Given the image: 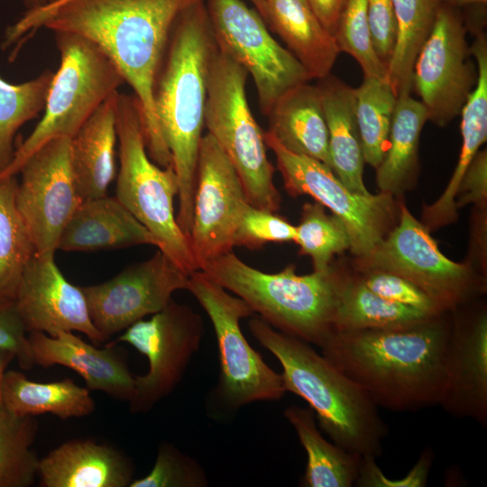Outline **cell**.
<instances>
[{
    "label": "cell",
    "mask_w": 487,
    "mask_h": 487,
    "mask_svg": "<svg viewBox=\"0 0 487 487\" xmlns=\"http://www.w3.org/2000/svg\"><path fill=\"white\" fill-rule=\"evenodd\" d=\"M198 0H55L27 10L5 32L4 47L44 27L83 36L114 62L138 99L151 160L160 167L171 155L154 110L153 86L179 14Z\"/></svg>",
    "instance_id": "1"
},
{
    "label": "cell",
    "mask_w": 487,
    "mask_h": 487,
    "mask_svg": "<svg viewBox=\"0 0 487 487\" xmlns=\"http://www.w3.org/2000/svg\"><path fill=\"white\" fill-rule=\"evenodd\" d=\"M449 333L440 314L403 327L335 331L319 349L377 407L416 410L445 396Z\"/></svg>",
    "instance_id": "2"
},
{
    "label": "cell",
    "mask_w": 487,
    "mask_h": 487,
    "mask_svg": "<svg viewBox=\"0 0 487 487\" xmlns=\"http://www.w3.org/2000/svg\"><path fill=\"white\" fill-rule=\"evenodd\" d=\"M217 50L206 4L198 0L176 19L153 86L155 114L178 179L176 218L188 238L208 77Z\"/></svg>",
    "instance_id": "3"
},
{
    "label": "cell",
    "mask_w": 487,
    "mask_h": 487,
    "mask_svg": "<svg viewBox=\"0 0 487 487\" xmlns=\"http://www.w3.org/2000/svg\"><path fill=\"white\" fill-rule=\"evenodd\" d=\"M248 327L281 365L286 391L308 402L335 445L362 457L381 455L387 426L357 383L309 343L276 330L261 317H251Z\"/></svg>",
    "instance_id": "4"
},
{
    "label": "cell",
    "mask_w": 487,
    "mask_h": 487,
    "mask_svg": "<svg viewBox=\"0 0 487 487\" xmlns=\"http://www.w3.org/2000/svg\"><path fill=\"white\" fill-rule=\"evenodd\" d=\"M199 271L244 299L276 330L318 348L333 333V317L343 280L330 267L299 275L295 266L268 273L234 252L205 262Z\"/></svg>",
    "instance_id": "5"
},
{
    "label": "cell",
    "mask_w": 487,
    "mask_h": 487,
    "mask_svg": "<svg viewBox=\"0 0 487 487\" xmlns=\"http://www.w3.org/2000/svg\"><path fill=\"white\" fill-rule=\"evenodd\" d=\"M116 133L120 166L115 197L149 230L157 248L177 267L188 276L199 271L174 211L179 192L175 170L172 164L162 168L149 157L142 111L134 95L118 94Z\"/></svg>",
    "instance_id": "6"
},
{
    "label": "cell",
    "mask_w": 487,
    "mask_h": 487,
    "mask_svg": "<svg viewBox=\"0 0 487 487\" xmlns=\"http://www.w3.org/2000/svg\"><path fill=\"white\" fill-rule=\"evenodd\" d=\"M60 60L53 74L41 121L14 150L0 171V180L15 177L42 145L72 138L89 116L124 79L109 57L93 41L70 32H55Z\"/></svg>",
    "instance_id": "7"
},
{
    "label": "cell",
    "mask_w": 487,
    "mask_h": 487,
    "mask_svg": "<svg viewBox=\"0 0 487 487\" xmlns=\"http://www.w3.org/2000/svg\"><path fill=\"white\" fill-rule=\"evenodd\" d=\"M248 75L217 50L208 77L205 126L235 168L248 202L276 212L280 195L274 184V167L267 156L263 132L247 101Z\"/></svg>",
    "instance_id": "8"
},
{
    "label": "cell",
    "mask_w": 487,
    "mask_h": 487,
    "mask_svg": "<svg viewBox=\"0 0 487 487\" xmlns=\"http://www.w3.org/2000/svg\"><path fill=\"white\" fill-rule=\"evenodd\" d=\"M187 290L203 308L215 331L220 364L216 396L222 404L237 409L280 400L287 392L281 373L263 361L241 330V320L254 316L251 307L202 271L189 275Z\"/></svg>",
    "instance_id": "9"
},
{
    "label": "cell",
    "mask_w": 487,
    "mask_h": 487,
    "mask_svg": "<svg viewBox=\"0 0 487 487\" xmlns=\"http://www.w3.org/2000/svg\"><path fill=\"white\" fill-rule=\"evenodd\" d=\"M206 7L218 49L252 76L263 115L287 90L311 80L295 56L272 37L257 10L243 0H207Z\"/></svg>",
    "instance_id": "10"
},
{
    "label": "cell",
    "mask_w": 487,
    "mask_h": 487,
    "mask_svg": "<svg viewBox=\"0 0 487 487\" xmlns=\"http://www.w3.org/2000/svg\"><path fill=\"white\" fill-rule=\"evenodd\" d=\"M204 335L201 317L190 307L171 299L149 319H141L110 344L124 342L145 355L149 367L134 376V390L128 401L133 413L152 409L180 382Z\"/></svg>",
    "instance_id": "11"
},
{
    "label": "cell",
    "mask_w": 487,
    "mask_h": 487,
    "mask_svg": "<svg viewBox=\"0 0 487 487\" xmlns=\"http://www.w3.org/2000/svg\"><path fill=\"white\" fill-rule=\"evenodd\" d=\"M263 136L275 154L286 190L293 196L308 195L329 208L345 225L353 253L366 258L382 240L392 218L391 195L354 193L323 162L289 152L268 131Z\"/></svg>",
    "instance_id": "12"
},
{
    "label": "cell",
    "mask_w": 487,
    "mask_h": 487,
    "mask_svg": "<svg viewBox=\"0 0 487 487\" xmlns=\"http://www.w3.org/2000/svg\"><path fill=\"white\" fill-rule=\"evenodd\" d=\"M466 26L452 7L440 5L434 27L415 60L412 91L420 97L428 121L448 124L460 115L477 80Z\"/></svg>",
    "instance_id": "13"
},
{
    "label": "cell",
    "mask_w": 487,
    "mask_h": 487,
    "mask_svg": "<svg viewBox=\"0 0 487 487\" xmlns=\"http://www.w3.org/2000/svg\"><path fill=\"white\" fill-rule=\"evenodd\" d=\"M16 209L37 253H55L67 223L82 203L70 163V138L51 140L19 170Z\"/></svg>",
    "instance_id": "14"
},
{
    "label": "cell",
    "mask_w": 487,
    "mask_h": 487,
    "mask_svg": "<svg viewBox=\"0 0 487 487\" xmlns=\"http://www.w3.org/2000/svg\"><path fill=\"white\" fill-rule=\"evenodd\" d=\"M247 200L233 163L210 133L203 135L198 152L190 248L201 266L233 252L235 230Z\"/></svg>",
    "instance_id": "15"
},
{
    "label": "cell",
    "mask_w": 487,
    "mask_h": 487,
    "mask_svg": "<svg viewBox=\"0 0 487 487\" xmlns=\"http://www.w3.org/2000/svg\"><path fill=\"white\" fill-rule=\"evenodd\" d=\"M188 277L158 249L111 280L81 289L94 326L107 340L165 308L175 291L187 289Z\"/></svg>",
    "instance_id": "16"
},
{
    "label": "cell",
    "mask_w": 487,
    "mask_h": 487,
    "mask_svg": "<svg viewBox=\"0 0 487 487\" xmlns=\"http://www.w3.org/2000/svg\"><path fill=\"white\" fill-rule=\"evenodd\" d=\"M365 259L372 271L409 280L446 310L462 303L471 290L468 269L445 256L405 206L400 207L398 225Z\"/></svg>",
    "instance_id": "17"
},
{
    "label": "cell",
    "mask_w": 487,
    "mask_h": 487,
    "mask_svg": "<svg viewBox=\"0 0 487 487\" xmlns=\"http://www.w3.org/2000/svg\"><path fill=\"white\" fill-rule=\"evenodd\" d=\"M55 253H35L28 262L14 299L27 331L51 336L78 331L98 345L106 341L94 326L81 287L71 284L54 261Z\"/></svg>",
    "instance_id": "18"
},
{
    "label": "cell",
    "mask_w": 487,
    "mask_h": 487,
    "mask_svg": "<svg viewBox=\"0 0 487 487\" xmlns=\"http://www.w3.org/2000/svg\"><path fill=\"white\" fill-rule=\"evenodd\" d=\"M447 384L440 406L449 414L487 425V315L482 310L450 324Z\"/></svg>",
    "instance_id": "19"
},
{
    "label": "cell",
    "mask_w": 487,
    "mask_h": 487,
    "mask_svg": "<svg viewBox=\"0 0 487 487\" xmlns=\"http://www.w3.org/2000/svg\"><path fill=\"white\" fill-rule=\"evenodd\" d=\"M28 342L35 364L44 368L66 366L84 379L89 391H99L121 400L132 399L134 375L115 345L109 343L98 348L68 331L55 336L29 332Z\"/></svg>",
    "instance_id": "20"
},
{
    "label": "cell",
    "mask_w": 487,
    "mask_h": 487,
    "mask_svg": "<svg viewBox=\"0 0 487 487\" xmlns=\"http://www.w3.org/2000/svg\"><path fill=\"white\" fill-rule=\"evenodd\" d=\"M133 464L119 449L92 439L68 440L39 460L43 487H127Z\"/></svg>",
    "instance_id": "21"
},
{
    "label": "cell",
    "mask_w": 487,
    "mask_h": 487,
    "mask_svg": "<svg viewBox=\"0 0 487 487\" xmlns=\"http://www.w3.org/2000/svg\"><path fill=\"white\" fill-rule=\"evenodd\" d=\"M158 243L117 199L104 196L82 201L64 227L57 250L93 252Z\"/></svg>",
    "instance_id": "22"
},
{
    "label": "cell",
    "mask_w": 487,
    "mask_h": 487,
    "mask_svg": "<svg viewBox=\"0 0 487 487\" xmlns=\"http://www.w3.org/2000/svg\"><path fill=\"white\" fill-rule=\"evenodd\" d=\"M257 12L311 80L331 74L340 51L334 35L323 26L307 0H263Z\"/></svg>",
    "instance_id": "23"
},
{
    "label": "cell",
    "mask_w": 487,
    "mask_h": 487,
    "mask_svg": "<svg viewBox=\"0 0 487 487\" xmlns=\"http://www.w3.org/2000/svg\"><path fill=\"white\" fill-rule=\"evenodd\" d=\"M118 94L107 97L70 139L71 170L83 201L106 196L115 177Z\"/></svg>",
    "instance_id": "24"
},
{
    "label": "cell",
    "mask_w": 487,
    "mask_h": 487,
    "mask_svg": "<svg viewBox=\"0 0 487 487\" xmlns=\"http://www.w3.org/2000/svg\"><path fill=\"white\" fill-rule=\"evenodd\" d=\"M267 116V131L281 146L295 154L317 160L330 168L328 130L317 85H311L308 81L287 90Z\"/></svg>",
    "instance_id": "25"
},
{
    "label": "cell",
    "mask_w": 487,
    "mask_h": 487,
    "mask_svg": "<svg viewBox=\"0 0 487 487\" xmlns=\"http://www.w3.org/2000/svg\"><path fill=\"white\" fill-rule=\"evenodd\" d=\"M318 80L328 130L330 168L350 191L369 195L363 183L365 161L355 116V88L331 74Z\"/></svg>",
    "instance_id": "26"
},
{
    "label": "cell",
    "mask_w": 487,
    "mask_h": 487,
    "mask_svg": "<svg viewBox=\"0 0 487 487\" xmlns=\"http://www.w3.org/2000/svg\"><path fill=\"white\" fill-rule=\"evenodd\" d=\"M477 68L476 84L460 113L462 148L457 165L440 198L426 207L425 219L430 225H441L455 217V195L469 163L487 139V41L482 31L470 47Z\"/></svg>",
    "instance_id": "27"
},
{
    "label": "cell",
    "mask_w": 487,
    "mask_h": 487,
    "mask_svg": "<svg viewBox=\"0 0 487 487\" xmlns=\"http://www.w3.org/2000/svg\"><path fill=\"white\" fill-rule=\"evenodd\" d=\"M2 401L7 412L19 417L50 413L69 419L88 416L95 409L90 391L73 380L37 382L15 370L4 374Z\"/></svg>",
    "instance_id": "28"
},
{
    "label": "cell",
    "mask_w": 487,
    "mask_h": 487,
    "mask_svg": "<svg viewBox=\"0 0 487 487\" xmlns=\"http://www.w3.org/2000/svg\"><path fill=\"white\" fill-rule=\"evenodd\" d=\"M284 416L305 449L308 463L300 485L304 487H351L358 477L362 456L326 440L317 429L309 408L289 406Z\"/></svg>",
    "instance_id": "29"
},
{
    "label": "cell",
    "mask_w": 487,
    "mask_h": 487,
    "mask_svg": "<svg viewBox=\"0 0 487 487\" xmlns=\"http://www.w3.org/2000/svg\"><path fill=\"white\" fill-rule=\"evenodd\" d=\"M427 121L426 107L411 93L397 96L388 149L376 168L377 185L382 193L397 194L410 182L418 167L421 131Z\"/></svg>",
    "instance_id": "30"
},
{
    "label": "cell",
    "mask_w": 487,
    "mask_h": 487,
    "mask_svg": "<svg viewBox=\"0 0 487 487\" xmlns=\"http://www.w3.org/2000/svg\"><path fill=\"white\" fill-rule=\"evenodd\" d=\"M431 317L434 316L381 297L362 280H343L332 325L333 332L397 328L419 323Z\"/></svg>",
    "instance_id": "31"
},
{
    "label": "cell",
    "mask_w": 487,
    "mask_h": 487,
    "mask_svg": "<svg viewBox=\"0 0 487 487\" xmlns=\"http://www.w3.org/2000/svg\"><path fill=\"white\" fill-rule=\"evenodd\" d=\"M396 39L388 62V81L398 96L412 92L413 68L436 18L438 0H392Z\"/></svg>",
    "instance_id": "32"
},
{
    "label": "cell",
    "mask_w": 487,
    "mask_h": 487,
    "mask_svg": "<svg viewBox=\"0 0 487 487\" xmlns=\"http://www.w3.org/2000/svg\"><path fill=\"white\" fill-rule=\"evenodd\" d=\"M15 177L0 180V299H14L28 262L36 253L15 206Z\"/></svg>",
    "instance_id": "33"
},
{
    "label": "cell",
    "mask_w": 487,
    "mask_h": 487,
    "mask_svg": "<svg viewBox=\"0 0 487 487\" xmlns=\"http://www.w3.org/2000/svg\"><path fill=\"white\" fill-rule=\"evenodd\" d=\"M396 102L387 79L364 77L355 88V116L364 161L375 169L388 149Z\"/></svg>",
    "instance_id": "34"
},
{
    "label": "cell",
    "mask_w": 487,
    "mask_h": 487,
    "mask_svg": "<svg viewBox=\"0 0 487 487\" xmlns=\"http://www.w3.org/2000/svg\"><path fill=\"white\" fill-rule=\"evenodd\" d=\"M39 426L34 416L0 410V487H29L37 477L39 458L32 449Z\"/></svg>",
    "instance_id": "35"
},
{
    "label": "cell",
    "mask_w": 487,
    "mask_h": 487,
    "mask_svg": "<svg viewBox=\"0 0 487 487\" xmlns=\"http://www.w3.org/2000/svg\"><path fill=\"white\" fill-rule=\"evenodd\" d=\"M53 74L47 69L21 84L8 83L0 77V171L13 157L18 129L44 109Z\"/></svg>",
    "instance_id": "36"
},
{
    "label": "cell",
    "mask_w": 487,
    "mask_h": 487,
    "mask_svg": "<svg viewBox=\"0 0 487 487\" xmlns=\"http://www.w3.org/2000/svg\"><path fill=\"white\" fill-rule=\"evenodd\" d=\"M302 254L310 256L314 271H326L335 254L351 247V237L344 222L327 214L319 203L303 206L295 240Z\"/></svg>",
    "instance_id": "37"
},
{
    "label": "cell",
    "mask_w": 487,
    "mask_h": 487,
    "mask_svg": "<svg viewBox=\"0 0 487 487\" xmlns=\"http://www.w3.org/2000/svg\"><path fill=\"white\" fill-rule=\"evenodd\" d=\"M340 52L352 56L364 77L388 80L387 65L378 57L372 40L367 0H347L334 33Z\"/></svg>",
    "instance_id": "38"
},
{
    "label": "cell",
    "mask_w": 487,
    "mask_h": 487,
    "mask_svg": "<svg viewBox=\"0 0 487 487\" xmlns=\"http://www.w3.org/2000/svg\"><path fill=\"white\" fill-rule=\"evenodd\" d=\"M206 473L192 457L172 444L162 442L153 467L144 477L133 480L130 487H204Z\"/></svg>",
    "instance_id": "39"
},
{
    "label": "cell",
    "mask_w": 487,
    "mask_h": 487,
    "mask_svg": "<svg viewBox=\"0 0 487 487\" xmlns=\"http://www.w3.org/2000/svg\"><path fill=\"white\" fill-rule=\"evenodd\" d=\"M295 236L296 226L286 219L248 204L235 230L234 245L258 249L268 243L294 241Z\"/></svg>",
    "instance_id": "40"
},
{
    "label": "cell",
    "mask_w": 487,
    "mask_h": 487,
    "mask_svg": "<svg viewBox=\"0 0 487 487\" xmlns=\"http://www.w3.org/2000/svg\"><path fill=\"white\" fill-rule=\"evenodd\" d=\"M362 280L374 293L392 302L418 309L430 316L446 311L427 292L400 275L372 271Z\"/></svg>",
    "instance_id": "41"
},
{
    "label": "cell",
    "mask_w": 487,
    "mask_h": 487,
    "mask_svg": "<svg viewBox=\"0 0 487 487\" xmlns=\"http://www.w3.org/2000/svg\"><path fill=\"white\" fill-rule=\"evenodd\" d=\"M26 334L14 300L0 299V347L13 352L23 370H30L35 364Z\"/></svg>",
    "instance_id": "42"
},
{
    "label": "cell",
    "mask_w": 487,
    "mask_h": 487,
    "mask_svg": "<svg viewBox=\"0 0 487 487\" xmlns=\"http://www.w3.org/2000/svg\"><path fill=\"white\" fill-rule=\"evenodd\" d=\"M367 14L374 50L388 66L396 39L392 0H367Z\"/></svg>",
    "instance_id": "43"
},
{
    "label": "cell",
    "mask_w": 487,
    "mask_h": 487,
    "mask_svg": "<svg viewBox=\"0 0 487 487\" xmlns=\"http://www.w3.org/2000/svg\"><path fill=\"white\" fill-rule=\"evenodd\" d=\"M486 195L487 152L484 149L477 152L464 172L455 195V207L482 202Z\"/></svg>",
    "instance_id": "44"
},
{
    "label": "cell",
    "mask_w": 487,
    "mask_h": 487,
    "mask_svg": "<svg viewBox=\"0 0 487 487\" xmlns=\"http://www.w3.org/2000/svg\"><path fill=\"white\" fill-rule=\"evenodd\" d=\"M323 24L334 35L347 0H307Z\"/></svg>",
    "instance_id": "45"
},
{
    "label": "cell",
    "mask_w": 487,
    "mask_h": 487,
    "mask_svg": "<svg viewBox=\"0 0 487 487\" xmlns=\"http://www.w3.org/2000/svg\"><path fill=\"white\" fill-rule=\"evenodd\" d=\"M15 359V355L10 350L0 347V410L5 409L2 401V382L5 370L10 363Z\"/></svg>",
    "instance_id": "46"
},
{
    "label": "cell",
    "mask_w": 487,
    "mask_h": 487,
    "mask_svg": "<svg viewBox=\"0 0 487 487\" xmlns=\"http://www.w3.org/2000/svg\"><path fill=\"white\" fill-rule=\"evenodd\" d=\"M440 5L446 6H456V5H465L470 4L482 3L485 4L487 0H438Z\"/></svg>",
    "instance_id": "47"
},
{
    "label": "cell",
    "mask_w": 487,
    "mask_h": 487,
    "mask_svg": "<svg viewBox=\"0 0 487 487\" xmlns=\"http://www.w3.org/2000/svg\"><path fill=\"white\" fill-rule=\"evenodd\" d=\"M28 10H33L46 5L49 0H23Z\"/></svg>",
    "instance_id": "48"
},
{
    "label": "cell",
    "mask_w": 487,
    "mask_h": 487,
    "mask_svg": "<svg viewBox=\"0 0 487 487\" xmlns=\"http://www.w3.org/2000/svg\"><path fill=\"white\" fill-rule=\"evenodd\" d=\"M250 1L254 5L255 8L258 9L261 6L263 0H250Z\"/></svg>",
    "instance_id": "49"
},
{
    "label": "cell",
    "mask_w": 487,
    "mask_h": 487,
    "mask_svg": "<svg viewBox=\"0 0 487 487\" xmlns=\"http://www.w3.org/2000/svg\"><path fill=\"white\" fill-rule=\"evenodd\" d=\"M53 1H55V0H49V3L53 2ZM49 3H48V4H49Z\"/></svg>",
    "instance_id": "50"
}]
</instances>
